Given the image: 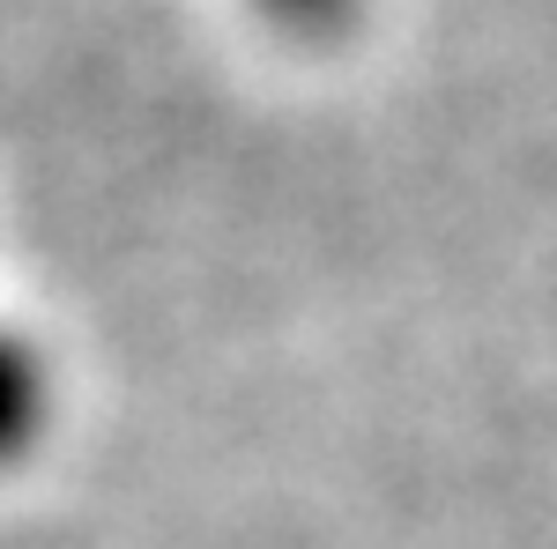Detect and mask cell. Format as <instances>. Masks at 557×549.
Returning a JSON list of instances; mask_svg holds the SVG:
<instances>
[{
    "label": "cell",
    "mask_w": 557,
    "mask_h": 549,
    "mask_svg": "<svg viewBox=\"0 0 557 549\" xmlns=\"http://www.w3.org/2000/svg\"><path fill=\"white\" fill-rule=\"evenodd\" d=\"M52 416V372L15 327H0V467L23 461Z\"/></svg>",
    "instance_id": "1"
},
{
    "label": "cell",
    "mask_w": 557,
    "mask_h": 549,
    "mask_svg": "<svg viewBox=\"0 0 557 549\" xmlns=\"http://www.w3.org/2000/svg\"><path fill=\"white\" fill-rule=\"evenodd\" d=\"M357 8H364V0H260V15L283 23V30H298V38H327V30H343Z\"/></svg>",
    "instance_id": "2"
}]
</instances>
